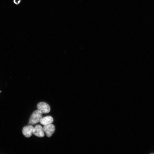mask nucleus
<instances>
[{"instance_id": "f257e3e1", "label": "nucleus", "mask_w": 154, "mask_h": 154, "mask_svg": "<svg viewBox=\"0 0 154 154\" xmlns=\"http://www.w3.org/2000/svg\"><path fill=\"white\" fill-rule=\"evenodd\" d=\"M42 117V114L37 110L34 111L32 114L30 118L29 123L35 125L40 122Z\"/></svg>"}, {"instance_id": "f03ea898", "label": "nucleus", "mask_w": 154, "mask_h": 154, "mask_svg": "<svg viewBox=\"0 0 154 154\" xmlns=\"http://www.w3.org/2000/svg\"><path fill=\"white\" fill-rule=\"evenodd\" d=\"M38 110L42 114H47L50 111L49 106L44 102H40L37 106Z\"/></svg>"}, {"instance_id": "7ed1b4c3", "label": "nucleus", "mask_w": 154, "mask_h": 154, "mask_svg": "<svg viewBox=\"0 0 154 154\" xmlns=\"http://www.w3.org/2000/svg\"><path fill=\"white\" fill-rule=\"evenodd\" d=\"M43 128L44 132L48 137H50L54 133L55 130L54 125L51 124L44 125Z\"/></svg>"}, {"instance_id": "20e7f679", "label": "nucleus", "mask_w": 154, "mask_h": 154, "mask_svg": "<svg viewBox=\"0 0 154 154\" xmlns=\"http://www.w3.org/2000/svg\"><path fill=\"white\" fill-rule=\"evenodd\" d=\"M33 134L39 137H42L44 135L43 127L40 125H37L34 127Z\"/></svg>"}, {"instance_id": "39448f33", "label": "nucleus", "mask_w": 154, "mask_h": 154, "mask_svg": "<svg viewBox=\"0 0 154 154\" xmlns=\"http://www.w3.org/2000/svg\"><path fill=\"white\" fill-rule=\"evenodd\" d=\"M33 128L34 127L31 125L24 127L22 129V133L24 135L27 137H30L33 134Z\"/></svg>"}, {"instance_id": "423d86ee", "label": "nucleus", "mask_w": 154, "mask_h": 154, "mask_svg": "<svg viewBox=\"0 0 154 154\" xmlns=\"http://www.w3.org/2000/svg\"><path fill=\"white\" fill-rule=\"evenodd\" d=\"M53 121V118L51 116H47L42 117L41 119L40 123L42 125H46L51 124Z\"/></svg>"}, {"instance_id": "0eeeda50", "label": "nucleus", "mask_w": 154, "mask_h": 154, "mask_svg": "<svg viewBox=\"0 0 154 154\" xmlns=\"http://www.w3.org/2000/svg\"><path fill=\"white\" fill-rule=\"evenodd\" d=\"M22 0H13V2L16 5H19Z\"/></svg>"}]
</instances>
